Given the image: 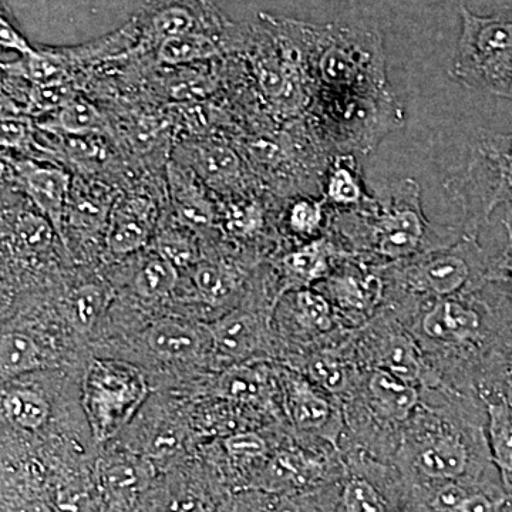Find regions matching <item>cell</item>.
I'll list each match as a JSON object with an SVG mask.
<instances>
[{"label": "cell", "instance_id": "cell-40", "mask_svg": "<svg viewBox=\"0 0 512 512\" xmlns=\"http://www.w3.org/2000/svg\"><path fill=\"white\" fill-rule=\"evenodd\" d=\"M99 136L67 137L66 151L73 161L97 168L109 161L110 153Z\"/></svg>", "mask_w": 512, "mask_h": 512}, {"label": "cell", "instance_id": "cell-43", "mask_svg": "<svg viewBox=\"0 0 512 512\" xmlns=\"http://www.w3.org/2000/svg\"><path fill=\"white\" fill-rule=\"evenodd\" d=\"M490 399H504L512 404V343L507 356H505L500 376H498L491 392L483 397V402Z\"/></svg>", "mask_w": 512, "mask_h": 512}, {"label": "cell", "instance_id": "cell-27", "mask_svg": "<svg viewBox=\"0 0 512 512\" xmlns=\"http://www.w3.org/2000/svg\"><path fill=\"white\" fill-rule=\"evenodd\" d=\"M43 363L42 349L32 336L18 330L3 333L0 340V375L3 383L40 369Z\"/></svg>", "mask_w": 512, "mask_h": 512}, {"label": "cell", "instance_id": "cell-23", "mask_svg": "<svg viewBox=\"0 0 512 512\" xmlns=\"http://www.w3.org/2000/svg\"><path fill=\"white\" fill-rule=\"evenodd\" d=\"M227 33L215 35V33L195 32L163 40L154 47L157 63L165 67H185L217 59L222 55Z\"/></svg>", "mask_w": 512, "mask_h": 512}, {"label": "cell", "instance_id": "cell-19", "mask_svg": "<svg viewBox=\"0 0 512 512\" xmlns=\"http://www.w3.org/2000/svg\"><path fill=\"white\" fill-rule=\"evenodd\" d=\"M346 254L348 252L343 251L329 234L292 249L279 259L284 293L318 285L332 272L338 259Z\"/></svg>", "mask_w": 512, "mask_h": 512}, {"label": "cell", "instance_id": "cell-11", "mask_svg": "<svg viewBox=\"0 0 512 512\" xmlns=\"http://www.w3.org/2000/svg\"><path fill=\"white\" fill-rule=\"evenodd\" d=\"M315 288L332 302L346 329L362 328L382 309L386 296L383 265L343 255Z\"/></svg>", "mask_w": 512, "mask_h": 512}, {"label": "cell", "instance_id": "cell-42", "mask_svg": "<svg viewBox=\"0 0 512 512\" xmlns=\"http://www.w3.org/2000/svg\"><path fill=\"white\" fill-rule=\"evenodd\" d=\"M0 45L3 49L13 50L22 57H28L36 52V49L30 46L26 37L10 22L8 16L5 15V10H3L2 18H0Z\"/></svg>", "mask_w": 512, "mask_h": 512}, {"label": "cell", "instance_id": "cell-38", "mask_svg": "<svg viewBox=\"0 0 512 512\" xmlns=\"http://www.w3.org/2000/svg\"><path fill=\"white\" fill-rule=\"evenodd\" d=\"M222 444L229 456L237 460L262 461L264 464L272 453L269 441L261 433L252 430L235 431L225 437Z\"/></svg>", "mask_w": 512, "mask_h": 512}, {"label": "cell", "instance_id": "cell-24", "mask_svg": "<svg viewBox=\"0 0 512 512\" xmlns=\"http://www.w3.org/2000/svg\"><path fill=\"white\" fill-rule=\"evenodd\" d=\"M484 403L491 458L508 497H512V404L504 399H490Z\"/></svg>", "mask_w": 512, "mask_h": 512}, {"label": "cell", "instance_id": "cell-36", "mask_svg": "<svg viewBox=\"0 0 512 512\" xmlns=\"http://www.w3.org/2000/svg\"><path fill=\"white\" fill-rule=\"evenodd\" d=\"M225 228L235 237L252 238L264 228L265 215L256 201L231 204L225 211Z\"/></svg>", "mask_w": 512, "mask_h": 512}, {"label": "cell", "instance_id": "cell-4", "mask_svg": "<svg viewBox=\"0 0 512 512\" xmlns=\"http://www.w3.org/2000/svg\"><path fill=\"white\" fill-rule=\"evenodd\" d=\"M491 256L476 234H464L453 245L406 261L383 265V305H403L450 298L488 284Z\"/></svg>", "mask_w": 512, "mask_h": 512}, {"label": "cell", "instance_id": "cell-15", "mask_svg": "<svg viewBox=\"0 0 512 512\" xmlns=\"http://www.w3.org/2000/svg\"><path fill=\"white\" fill-rule=\"evenodd\" d=\"M13 180L20 191L28 195L37 211L56 229L64 247L69 248L64 231L67 201L72 190L73 178L63 168L32 160H9Z\"/></svg>", "mask_w": 512, "mask_h": 512}, {"label": "cell", "instance_id": "cell-33", "mask_svg": "<svg viewBox=\"0 0 512 512\" xmlns=\"http://www.w3.org/2000/svg\"><path fill=\"white\" fill-rule=\"evenodd\" d=\"M110 302L109 289L100 284L77 286L67 299V313L73 328L80 333H89L99 322Z\"/></svg>", "mask_w": 512, "mask_h": 512}, {"label": "cell", "instance_id": "cell-6", "mask_svg": "<svg viewBox=\"0 0 512 512\" xmlns=\"http://www.w3.org/2000/svg\"><path fill=\"white\" fill-rule=\"evenodd\" d=\"M461 32L450 77L466 89L512 101V8L477 15L458 0Z\"/></svg>", "mask_w": 512, "mask_h": 512}, {"label": "cell", "instance_id": "cell-34", "mask_svg": "<svg viewBox=\"0 0 512 512\" xmlns=\"http://www.w3.org/2000/svg\"><path fill=\"white\" fill-rule=\"evenodd\" d=\"M178 284V268L161 254L150 256L134 276V289L141 298H164Z\"/></svg>", "mask_w": 512, "mask_h": 512}, {"label": "cell", "instance_id": "cell-13", "mask_svg": "<svg viewBox=\"0 0 512 512\" xmlns=\"http://www.w3.org/2000/svg\"><path fill=\"white\" fill-rule=\"evenodd\" d=\"M133 19L140 35L138 45L154 47L188 33L225 35L231 26L208 0H147Z\"/></svg>", "mask_w": 512, "mask_h": 512}, {"label": "cell", "instance_id": "cell-25", "mask_svg": "<svg viewBox=\"0 0 512 512\" xmlns=\"http://www.w3.org/2000/svg\"><path fill=\"white\" fill-rule=\"evenodd\" d=\"M114 200L110 190L101 185H84L82 180H73L67 201L66 218L79 228H99L103 222L109 224Z\"/></svg>", "mask_w": 512, "mask_h": 512}, {"label": "cell", "instance_id": "cell-8", "mask_svg": "<svg viewBox=\"0 0 512 512\" xmlns=\"http://www.w3.org/2000/svg\"><path fill=\"white\" fill-rule=\"evenodd\" d=\"M148 384L137 367L119 360L96 359L87 367L83 407L94 439L110 440L146 402Z\"/></svg>", "mask_w": 512, "mask_h": 512}, {"label": "cell", "instance_id": "cell-9", "mask_svg": "<svg viewBox=\"0 0 512 512\" xmlns=\"http://www.w3.org/2000/svg\"><path fill=\"white\" fill-rule=\"evenodd\" d=\"M352 338L363 369L384 370L420 389L433 387V376L419 343L392 313L380 309L365 326L353 330Z\"/></svg>", "mask_w": 512, "mask_h": 512}, {"label": "cell", "instance_id": "cell-37", "mask_svg": "<svg viewBox=\"0 0 512 512\" xmlns=\"http://www.w3.org/2000/svg\"><path fill=\"white\" fill-rule=\"evenodd\" d=\"M76 92L69 83L55 82L33 84L28 97V110L32 114L56 113L64 104L69 103Z\"/></svg>", "mask_w": 512, "mask_h": 512}, {"label": "cell", "instance_id": "cell-46", "mask_svg": "<svg viewBox=\"0 0 512 512\" xmlns=\"http://www.w3.org/2000/svg\"><path fill=\"white\" fill-rule=\"evenodd\" d=\"M501 512H512V497H508L507 504H505V507Z\"/></svg>", "mask_w": 512, "mask_h": 512}, {"label": "cell", "instance_id": "cell-7", "mask_svg": "<svg viewBox=\"0 0 512 512\" xmlns=\"http://www.w3.org/2000/svg\"><path fill=\"white\" fill-rule=\"evenodd\" d=\"M340 451L342 468L316 493V512H409L399 468L355 448Z\"/></svg>", "mask_w": 512, "mask_h": 512}, {"label": "cell", "instance_id": "cell-22", "mask_svg": "<svg viewBox=\"0 0 512 512\" xmlns=\"http://www.w3.org/2000/svg\"><path fill=\"white\" fill-rule=\"evenodd\" d=\"M370 195L355 154L340 153L333 158L326 170L323 194L329 207L335 208V211L353 210L369 200Z\"/></svg>", "mask_w": 512, "mask_h": 512}, {"label": "cell", "instance_id": "cell-20", "mask_svg": "<svg viewBox=\"0 0 512 512\" xmlns=\"http://www.w3.org/2000/svg\"><path fill=\"white\" fill-rule=\"evenodd\" d=\"M167 180L178 220L194 232L214 228L217 212L200 178L183 164L170 163Z\"/></svg>", "mask_w": 512, "mask_h": 512}, {"label": "cell", "instance_id": "cell-12", "mask_svg": "<svg viewBox=\"0 0 512 512\" xmlns=\"http://www.w3.org/2000/svg\"><path fill=\"white\" fill-rule=\"evenodd\" d=\"M276 311L286 338L308 345V350L339 342L352 332L340 322L332 302L316 288L285 292L276 302Z\"/></svg>", "mask_w": 512, "mask_h": 512}, {"label": "cell", "instance_id": "cell-18", "mask_svg": "<svg viewBox=\"0 0 512 512\" xmlns=\"http://www.w3.org/2000/svg\"><path fill=\"white\" fill-rule=\"evenodd\" d=\"M178 157L177 163L190 168L212 190L232 191L242 184L241 158L225 144L212 140L188 141L178 148Z\"/></svg>", "mask_w": 512, "mask_h": 512}, {"label": "cell", "instance_id": "cell-1", "mask_svg": "<svg viewBox=\"0 0 512 512\" xmlns=\"http://www.w3.org/2000/svg\"><path fill=\"white\" fill-rule=\"evenodd\" d=\"M393 464L407 484L473 483L501 478L487 439V409L478 397L421 389Z\"/></svg>", "mask_w": 512, "mask_h": 512}, {"label": "cell", "instance_id": "cell-29", "mask_svg": "<svg viewBox=\"0 0 512 512\" xmlns=\"http://www.w3.org/2000/svg\"><path fill=\"white\" fill-rule=\"evenodd\" d=\"M10 244L25 256L47 254L59 238L56 229L40 212H22L10 229ZM60 239V238H59Z\"/></svg>", "mask_w": 512, "mask_h": 512}, {"label": "cell", "instance_id": "cell-14", "mask_svg": "<svg viewBox=\"0 0 512 512\" xmlns=\"http://www.w3.org/2000/svg\"><path fill=\"white\" fill-rule=\"evenodd\" d=\"M212 348L235 363L262 362L275 349L271 319L256 308H238L205 326Z\"/></svg>", "mask_w": 512, "mask_h": 512}, {"label": "cell", "instance_id": "cell-3", "mask_svg": "<svg viewBox=\"0 0 512 512\" xmlns=\"http://www.w3.org/2000/svg\"><path fill=\"white\" fill-rule=\"evenodd\" d=\"M421 402V389L380 369H365L342 402V448H355L393 464L407 421Z\"/></svg>", "mask_w": 512, "mask_h": 512}, {"label": "cell", "instance_id": "cell-39", "mask_svg": "<svg viewBox=\"0 0 512 512\" xmlns=\"http://www.w3.org/2000/svg\"><path fill=\"white\" fill-rule=\"evenodd\" d=\"M507 242L500 254L491 256L488 284L503 293L512 302V211H505L503 221Z\"/></svg>", "mask_w": 512, "mask_h": 512}, {"label": "cell", "instance_id": "cell-44", "mask_svg": "<svg viewBox=\"0 0 512 512\" xmlns=\"http://www.w3.org/2000/svg\"><path fill=\"white\" fill-rule=\"evenodd\" d=\"M3 512H50V510L42 503H25L9 505Z\"/></svg>", "mask_w": 512, "mask_h": 512}, {"label": "cell", "instance_id": "cell-21", "mask_svg": "<svg viewBox=\"0 0 512 512\" xmlns=\"http://www.w3.org/2000/svg\"><path fill=\"white\" fill-rule=\"evenodd\" d=\"M210 339L207 328L192 325L183 319L163 318L147 329L144 340L151 352L171 362H185L194 359Z\"/></svg>", "mask_w": 512, "mask_h": 512}, {"label": "cell", "instance_id": "cell-31", "mask_svg": "<svg viewBox=\"0 0 512 512\" xmlns=\"http://www.w3.org/2000/svg\"><path fill=\"white\" fill-rule=\"evenodd\" d=\"M192 282L202 301L211 306L224 305L239 289L234 269L218 262H198L192 268Z\"/></svg>", "mask_w": 512, "mask_h": 512}, {"label": "cell", "instance_id": "cell-17", "mask_svg": "<svg viewBox=\"0 0 512 512\" xmlns=\"http://www.w3.org/2000/svg\"><path fill=\"white\" fill-rule=\"evenodd\" d=\"M156 205L143 195L117 198L106 229L110 254L126 256L147 247L156 229Z\"/></svg>", "mask_w": 512, "mask_h": 512}, {"label": "cell", "instance_id": "cell-30", "mask_svg": "<svg viewBox=\"0 0 512 512\" xmlns=\"http://www.w3.org/2000/svg\"><path fill=\"white\" fill-rule=\"evenodd\" d=\"M329 204L325 197H301L289 205L285 214L286 228L293 237L311 242L326 235L330 227Z\"/></svg>", "mask_w": 512, "mask_h": 512}, {"label": "cell", "instance_id": "cell-2", "mask_svg": "<svg viewBox=\"0 0 512 512\" xmlns=\"http://www.w3.org/2000/svg\"><path fill=\"white\" fill-rule=\"evenodd\" d=\"M328 234L348 254L389 265L450 247L467 232L460 224H433L424 212L420 184L399 178L360 207L335 211Z\"/></svg>", "mask_w": 512, "mask_h": 512}, {"label": "cell", "instance_id": "cell-32", "mask_svg": "<svg viewBox=\"0 0 512 512\" xmlns=\"http://www.w3.org/2000/svg\"><path fill=\"white\" fill-rule=\"evenodd\" d=\"M3 412L15 426L37 431L49 421L50 404L32 389H10L3 393Z\"/></svg>", "mask_w": 512, "mask_h": 512}, {"label": "cell", "instance_id": "cell-28", "mask_svg": "<svg viewBox=\"0 0 512 512\" xmlns=\"http://www.w3.org/2000/svg\"><path fill=\"white\" fill-rule=\"evenodd\" d=\"M144 474L140 461L130 456H111L101 461V487L116 500H130L143 488Z\"/></svg>", "mask_w": 512, "mask_h": 512}, {"label": "cell", "instance_id": "cell-5", "mask_svg": "<svg viewBox=\"0 0 512 512\" xmlns=\"http://www.w3.org/2000/svg\"><path fill=\"white\" fill-rule=\"evenodd\" d=\"M444 188L463 212L460 225L467 234L480 235L497 208L512 211V133L478 131L467 163Z\"/></svg>", "mask_w": 512, "mask_h": 512}, {"label": "cell", "instance_id": "cell-16", "mask_svg": "<svg viewBox=\"0 0 512 512\" xmlns=\"http://www.w3.org/2000/svg\"><path fill=\"white\" fill-rule=\"evenodd\" d=\"M353 330L346 338L308 350L298 357V370L315 386L343 402L355 390L363 367L353 345Z\"/></svg>", "mask_w": 512, "mask_h": 512}, {"label": "cell", "instance_id": "cell-35", "mask_svg": "<svg viewBox=\"0 0 512 512\" xmlns=\"http://www.w3.org/2000/svg\"><path fill=\"white\" fill-rule=\"evenodd\" d=\"M156 244L158 254L170 259L178 269L194 268L200 262V251L194 238V231L183 222L180 227L174 224H165L161 227Z\"/></svg>", "mask_w": 512, "mask_h": 512}, {"label": "cell", "instance_id": "cell-26", "mask_svg": "<svg viewBox=\"0 0 512 512\" xmlns=\"http://www.w3.org/2000/svg\"><path fill=\"white\" fill-rule=\"evenodd\" d=\"M42 127L66 137L100 136L106 131V120L92 101L76 94Z\"/></svg>", "mask_w": 512, "mask_h": 512}, {"label": "cell", "instance_id": "cell-45", "mask_svg": "<svg viewBox=\"0 0 512 512\" xmlns=\"http://www.w3.org/2000/svg\"><path fill=\"white\" fill-rule=\"evenodd\" d=\"M173 512H200L195 505L192 504H181L174 508Z\"/></svg>", "mask_w": 512, "mask_h": 512}, {"label": "cell", "instance_id": "cell-10", "mask_svg": "<svg viewBox=\"0 0 512 512\" xmlns=\"http://www.w3.org/2000/svg\"><path fill=\"white\" fill-rule=\"evenodd\" d=\"M282 412L299 439L340 450L345 416L340 400L323 392L291 366L278 367Z\"/></svg>", "mask_w": 512, "mask_h": 512}, {"label": "cell", "instance_id": "cell-41", "mask_svg": "<svg viewBox=\"0 0 512 512\" xmlns=\"http://www.w3.org/2000/svg\"><path fill=\"white\" fill-rule=\"evenodd\" d=\"M0 143H2L3 148H8V150L30 153L33 146H36L32 123L25 117L10 116V114L3 113Z\"/></svg>", "mask_w": 512, "mask_h": 512}]
</instances>
